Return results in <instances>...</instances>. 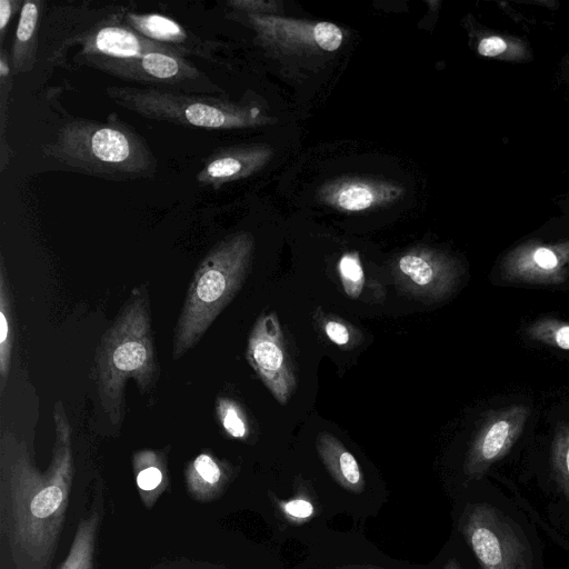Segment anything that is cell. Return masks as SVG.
<instances>
[{
    "label": "cell",
    "mask_w": 569,
    "mask_h": 569,
    "mask_svg": "<svg viewBox=\"0 0 569 569\" xmlns=\"http://www.w3.org/2000/svg\"><path fill=\"white\" fill-rule=\"evenodd\" d=\"M50 463L39 470L28 443L11 431L0 438V528L18 569H47L63 527L73 477L71 426L54 406Z\"/></svg>",
    "instance_id": "6da1fadb"
},
{
    "label": "cell",
    "mask_w": 569,
    "mask_h": 569,
    "mask_svg": "<svg viewBox=\"0 0 569 569\" xmlns=\"http://www.w3.org/2000/svg\"><path fill=\"white\" fill-rule=\"evenodd\" d=\"M97 388L101 407L119 426L127 381L133 379L141 393L157 376L149 299L146 289H134L113 323L103 333L96 352Z\"/></svg>",
    "instance_id": "7a4b0ae2"
},
{
    "label": "cell",
    "mask_w": 569,
    "mask_h": 569,
    "mask_svg": "<svg viewBox=\"0 0 569 569\" xmlns=\"http://www.w3.org/2000/svg\"><path fill=\"white\" fill-rule=\"evenodd\" d=\"M44 153L87 174L111 180L151 178L157 159L146 140L131 127L74 118L58 130Z\"/></svg>",
    "instance_id": "3957f363"
},
{
    "label": "cell",
    "mask_w": 569,
    "mask_h": 569,
    "mask_svg": "<svg viewBox=\"0 0 569 569\" xmlns=\"http://www.w3.org/2000/svg\"><path fill=\"white\" fill-rule=\"evenodd\" d=\"M254 239L246 231L218 242L193 273L173 335L172 357L181 358L206 333L240 290L251 266Z\"/></svg>",
    "instance_id": "277c9868"
},
{
    "label": "cell",
    "mask_w": 569,
    "mask_h": 569,
    "mask_svg": "<svg viewBox=\"0 0 569 569\" xmlns=\"http://www.w3.org/2000/svg\"><path fill=\"white\" fill-rule=\"evenodd\" d=\"M106 94L120 107L141 117L183 127L226 130L268 122L257 108L203 93L144 86H110L106 88Z\"/></svg>",
    "instance_id": "5b68a950"
},
{
    "label": "cell",
    "mask_w": 569,
    "mask_h": 569,
    "mask_svg": "<svg viewBox=\"0 0 569 569\" xmlns=\"http://www.w3.org/2000/svg\"><path fill=\"white\" fill-rule=\"evenodd\" d=\"M460 528L482 569H532L526 537L492 505H468Z\"/></svg>",
    "instance_id": "8992f818"
},
{
    "label": "cell",
    "mask_w": 569,
    "mask_h": 569,
    "mask_svg": "<svg viewBox=\"0 0 569 569\" xmlns=\"http://www.w3.org/2000/svg\"><path fill=\"white\" fill-rule=\"evenodd\" d=\"M247 360L274 399L286 405L297 386L290 353L274 312L254 322L247 347Z\"/></svg>",
    "instance_id": "52a82bcc"
},
{
    "label": "cell",
    "mask_w": 569,
    "mask_h": 569,
    "mask_svg": "<svg viewBox=\"0 0 569 569\" xmlns=\"http://www.w3.org/2000/svg\"><path fill=\"white\" fill-rule=\"evenodd\" d=\"M96 68L121 79L137 81L144 87L161 89H184L196 83L209 89V78L182 56L151 51L131 59H106L86 57Z\"/></svg>",
    "instance_id": "ba28073f"
},
{
    "label": "cell",
    "mask_w": 569,
    "mask_h": 569,
    "mask_svg": "<svg viewBox=\"0 0 569 569\" xmlns=\"http://www.w3.org/2000/svg\"><path fill=\"white\" fill-rule=\"evenodd\" d=\"M395 281L405 293L425 302L447 298L456 288L460 268L449 256L427 248L411 249L392 263Z\"/></svg>",
    "instance_id": "9c48e42d"
},
{
    "label": "cell",
    "mask_w": 569,
    "mask_h": 569,
    "mask_svg": "<svg viewBox=\"0 0 569 569\" xmlns=\"http://www.w3.org/2000/svg\"><path fill=\"white\" fill-rule=\"evenodd\" d=\"M530 409L518 405L495 410L487 416L467 455L463 471L469 479L481 478L505 457L519 438Z\"/></svg>",
    "instance_id": "30bf717a"
},
{
    "label": "cell",
    "mask_w": 569,
    "mask_h": 569,
    "mask_svg": "<svg viewBox=\"0 0 569 569\" xmlns=\"http://www.w3.org/2000/svg\"><path fill=\"white\" fill-rule=\"evenodd\" d=\"M249 24L267 43L289 50L336 51L342 31L331 22H309L263 13H246Z\"/></svg>",
    "instance_id": "8fae6325"
},
{
    "label": "cell",
    "mask_w": 569,
    "mask_h": 569,
    "mask_svg": "<svg viewBox=\"0 0 569 569\" xmlns=\"http://www.w3.org/2000/svg\"><path fill=\"white\" fill-rule=\"evenodd\" d=\"M569 273V240L558 243L528 242L503 259L502 278L508 282L559 284Z\"/></svg>",
    "instance_id": "7c38bea8"
},
{
    "label": "cell",
    "mask_w": 569,
    "mask_h": 569,
    "mask_svg": "<svg viewBox=\"0 0 569 569\" xmlns=\"http://www.w3.org/2000/svg\"><path fill=\"white\" fill-rule=\"evenodd\" d=\"M405 189L397 183L369 179L342 178L321 187V202L341 211L358 212L390 204L402 197Z\"/></svg>",
    "instance_id": "4fadbf2b"
},
{
    "label": "cell",
    "mask_w": 569,
    "mask_h": 569,
    "mask_svg": "<svg viewBox=\"0 0 569 569\" xmlns=\"http://www.w3.org/2000/svg\"><path fill=\"white\" fill-rule=\"evenodd\" d=\"M272 156L264 146H237L210 154L196 176L202 186L214 189L227 182L247 178L262 168Z\"/></svg>",
    "instance_id": "5bb4252c"
},
{
    "label": "cell",
    "mask_w": 569,
    "mask_h": 569,
    "mask_svg": "<svg viewBox=\"0 0 569 569\" xmlns=\"http://www.w3.org/2000/svg\"><path fill=\"white\" fill-rule=\"evenodd\" d=\"M84 57L131 59L151 51L180 53L139 34L130 27L106 26L87 36L82 41Z\"/></svg>",
    "instance_id": "9a60e30c"
},
{
    "label": "cell",
    "mask_w": 569,
    "mask_h": 569,
    "mask_svg": "<svg viewBox=\"0 0 569 569\" xmlns=\"http://www.w3.org/2000/svg\"><path fill=\"white\" fill-rule=\"evenodd\" d=\"M316 448L331 478L342 489L356 495L365 491L366 481L358 461L337 437L320 432Z\"/></svg>",
    "instance_id": "2e32d148"
},
{
    "label": "cell",
    "mask_w": 569,
    "mask_h": 569,
    "mask_svg": "<svg viewBox=\"0 0 569 569\" xmlns=\"http://www.w3.org/2000/svg\"><path fill=\"white\" fill-rule=\"evenodd\" d=\"M127 22L139 34L174 49L180 56L186 53L196 54L201 46L196 42V37L189 36L181 24L162 14L129 13Z\"/></svg>",
    "instance_id": "e0dca14e"
},
{
    "label": "cell",
    "mask_w": 569,
    "mask_h": 569,
    "mask_svg": "<svg viewBox=\"0 0 569 569\" xmlns=\"http://www.w3.org/2000/svg\"><path fill=\"white\" fill-rule=\"evenodd\" d=\"M231 467L207 452L198 455L186 469V486L198 501L218 498L231 479Z\"/></svg>",
    "instance_id": "ac0fdd59"
},
{
    "label": "cell",
    "mask_w": 569,
    "mask_h": 569,
    "mask_svg": "<svg viewBox=\"0 0 569 569\" xmlns=\"http://www.w3.org/2000/svg\"><path fill=\"white\" fill-rule=\"evenodd\" d=\"M41 6L38 0L23 1L10 54L13 74L29 72L33 68Z\"/></svg>",
    "instance_id": "d6986e66"
},
{
    "label": "cell",
    "mask_w": 569,
    "mask_h": 569,
    "mask_svg": "<svg viewBox=\"0 0 569 569\" xmlns=\"http://www.w3.org/2000/svg\"><path fill=\"white\" fill-rule=\"evenodd\" d=\"M133 467L141 500L150 508L168 485L166 461L159 452L142 450L134 455Z\"/></svg>",
    "instance_id": "ffe728a7"
},
{
    "label": "cell",
    "mask_w": 569,
    "mask_h": 569,
    "mask_svg": "<svg viewBox=\"0 0 569 569\" xmlns=\"http://www.w3.org/2000/svg\"><path fill=\"white\" fill-rule=\"evenodd\" d=\"M100 518V507H94L79 521L69 552L59 569H92Z\"/></svg>",
    "instance_id": "44dd1931"
},
{
    "label": "cell",
    "mask_w": 569,
    "mask_h": 569,
    "mask_svg": "<svg viewBox=\"0 0 569 569\" xmlns=\"http://www.w3.org/2000/svg\"><path fill=\"white\" fill-rule=\"evenodd\" d=\"M3 259L0 264V390L2 392L11 366L13 332L12 308Z\"/></svg>",
    "instance_id": "7402d4cb"
},
{
    "label": "cell",
    "mask_w": 569,
    "mask_h": 569,
    "mask_svg": "<svg viewBox=\"0 0 569 569\" xmlns=\"http://www.w3.org/2000/svg\"><path fill=\"white\" fill-rule=\"evenodd\" d=\"M527 336L537 342L569 350V321L540 318L527 328Z\"/></svg>",
    "instance_id": "603a6c76"
},
{
    "label": "cell",
    "mask_w": 569,
    "mask_h": 569,
    "mask_svg": "<svg viewBox=\"0 0 569 569\" xmlns=\"http://www.w3.org/2000/svg\"><path fill=\"white\" fill-rule=\"evenodd\" d=\"M273 501L281 518L290 525L301 526L315 517V499L309 495L308 490L301 486H299V489L295 490V495L290 499H273Z\"/></svg>",
    "instance_id": "cb8c5ba5"
},
{
    "label": "cell",
    "mask_w": 569,
    "mask_h": 569,
    "mask_svg": "<svg viewBox=\"0 0 569 569\" xmlns=\"http://www.w3.org/2000/svg\"><path fill=\"white\" fill-rule=\"evenodd\" d=\"M552 472L559 488L569 499V423L559 425L551 446Z\"/></svg>",
    "instance_id": "d4e9b609"
},
{
    "label": "cell",
    "mask_w": 569,
    "mask_h": 569,
    "mask_svg": "<svg viewBox=\"0 0 569 569\" xmlns=\"http://www.w3.org/2000/svg\"><path fill=\"white\" fill-rule=\"evenodd\" d=\"M217 416L232 438L244 439L249 433L248 421L241 407L233 400L220 397L216 403Z\"/></svg>",
    "instance_id": "484cf974"
},
{
    "label": "cell",
    "mask_w": 569,
    "mask_h": 569,
    "mask_svg": "<svg viewBox=\"0 0 569 569\" xmlns=\"http://www.w3.org/2000/svg\"><path fill=\"white\" fill-rule=\"evenodd\" d=\"M338 271L346 293L351 298H358L365 283V274L358 253H345L339 260Z\"/></svg>",
    "instance_id": "4316f807"
},
{
    "label": "cell",
    "mask_w": 569,
    "mask_h": 569,
    "mask_svg": "<svg viewBox=\"0 0 569 569\" xmlns=\"http://www.w3.org/2000/svg\"><path fill=\"white\" fill-rule=\"evenodd\" d=\"M509 48L508 41L500 36H488L482 38L477 47L478 53L488 58H496L503 54Z\"/></svg>",
    "instance_id": "83f0119b"
},
{
    "label": "cell",
    "mask_w": 569,
    "mask_h": 569,
    "mask_svg": "<svg viewBox=\"0 0 569 569\" xmlns=\"http://www.w3.org/2000/svg\"><path fill=\"white\" fill-rule=\"evenodd\" d=\"M323 330L326 336L338 346H347L351 340L350 328L338 320L329 319L323 322Z\"/></svg>",
    "instance_id": "f1b7e54d"
},
{
    "label": "cell",
    "mask_w": 569,
    "mask_h": 569,
    "mask_svg": "<svg viewBox=\"0 0 569 569\" xmlns=\"http://www.w3.org/2000/svg\"><path fill=\"white\" fill-rule=\"evenodd\" d=\"M23 1L0 0V39L3 41L6 29L11 18L18 10H21Z\"/></svg>",
    "instance_id": "f546056e"
},
{
    "label": "cell",
    "mask_w": 569,
    "mask_h": 569,
    "mask_svg": "<svg viewBox=\"0 0 569 569\" xmlns=\"http://www.w3.org/2000/svg\"><path fill=\"white\" fill-rule=\"evenodd\" d=\"M228 4L232 7L234 10L243 11L246 13H263L267 14L268 11L272 9L273 3L257 1V0H234L229 1Z\"/></svg>",
    "instance_id": "4dcf8cb0"
},
{
    "label": "cell",
    "mask_w": 569,
    "mask_h": 569,
    "mask_svg": "<svg viewBox=\"0 0 569 569\" xmlns=\"http://www.w3.org/2000/svg\"><path fill=\"white\" fill-rule=\"evenodd\" d=\"M337 569H389V568L375 566V565H349V566H343V567H340Z\"/></svg>",
    "instance_id": "1f68e13d"
},
{
    "label": "cell",
    "mask_w": 569,
    "mask_h": 569,
    "mask_svg": "<svg viewBox=\"0 0 569 569\" xmlns=\"http://www.w3.org/2000/svg\"><path fill=\"white\" fill-rule=\"evenodd\" d=\"M443 569H462V568H461L460 563L455 558H451L445 563Z\"/></svg>",
    "instance_id": "d6a6232c"
}]
</instances>
